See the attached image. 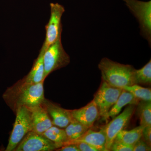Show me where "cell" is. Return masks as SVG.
<instances>
[{"label":"cell","instance_id":"cb8c5ba5","mask_svg":"<svg viewBox=\"0 0 151 151\" xmlns=\"http://www.w3.org/2000/svg\"><path fill=\"white\" fill-rule=\"evenodd\" d=\"M73 144H75L76 145L79 151H98L93 146L84 142H77Z\"/></svg>","mask_w":151,"mask_h":151},{"label":"cell","instance_id":"603a6c76","mask_svg":"<svg viewBox=\"0 0 151 151\" xmlns=\"http://www.w3.org/2000/svg\"><path fill=\"white\" fill-rule=\"evenodd\" d=\"M151 150V146L142 137L134 145L133 151H150Z\"/></svg>","mask_w":151,"mask_h":151},{"label":"cell","instance_id":"7402d4cb","mask_svg":"<svg viewBox=\"0 0 151 151\" xmlns=\"http://www.w3.org/2000/svg\"><path fill=\"white\" fill-rule=\"evenodd\" d=\"M134 146L127 145L124 143L113 141L111 145L110 151H133Z\"/></svg>","mask_w":151,"mask_h":151},{"label":"cell","instance_id":"ba28073f","mask_svg":"<svg viewBox=\"0 0 151 151\" xmlns=\"http://www.w3.org/2000/svg\"><path fill=\"white\" fill-rule=\"evenodd\" d=\"M56 145L41 134L30 131L26 135L15 149V151H52Z\"/></svg>","mask_w":151,"mask_h":151},{"label":"cell","instance_id":"277c9868","mask_svg":"<svg viewBox=\"0 0 151 151\" xmlns=\"http://www.w3.org/2000/svg\"><path fill=\"white\" fill-rule=\"evenodd\" d=\"M139 22L140 33L151 44V1L123 0Z\"/></svg>","mask_w":151,"mask_h":151},{"label":"cell","instance_id":"2e32d148","mask_svg":"<svg viewBox=\"0 0 151 151\" xmlns=\"http://www.w3.org/2000/svg\"><path fill=\"white\" fill-rule=\"evenodd\" d=\"M144 128V127L140 125L129 131L123 129L117 135L114 141L134 146L141 138L142 137Z\"/></svg>","mask_w":151,"mask_h":151},{"label":"cell","instance_id":"9a60e30c","mask_svg":"<svg viewBox=\"0 0 151 151\" xmlns=\"http://www.w3.org/2000/svg\"><path fill=\"white\" fill-rule=\"evenodd\" d=\"M139 101L130 92L123 89L116 103L103 118V120H108L110 118H114L120 113L124 106L128 105H137Z\"/></svg>","mask_w":151,"mask_h":151},{"label":"cell","instance_id":"44dd1931","mask_svg":"<svg viewBox=\"0 0 151 151\" xmlns=\"http://www.w3.org/2000/svg\"><path fill=\"white\" fill-rule=\"evenodd\" d=\"M122 89L130 92L139 100L151 101V90L150 88H145L134 84L124 87Z\"/></svg>","mask_w":151,"mask_h":151},{"label":"cell","instance_id":"8fae6325","mask_svg":"<svg viewBox=\"0 0 151 151\" xmlns=\"http://www.w3.org/2000/svg\"><path fill=\"white\" fill-rule=\"evenodd\" d=\"M72 119L89 128L100 117V113L94 100L83 108L70 110Z\"/></svg>","mask_w":151,"mask_h":151},{"label":"cell","instance_id":"52a82bcc","mask_svg":"<svg viewBox=\"0 0 151 151\" xmlns=\"http://www.w3.org/2000/svg\"><path fill=\"white\" fill-rule=\"evenodd\" d=\"M123 89L114 87L102 81L100 88L94 95L93 100L96 103L100 116L103 118L118 100Z\"/></svg>","mask_w":151,"mask_h":151},{"label":"cell","instance_id":"484cf974","mask_svg":"<svg viewBox=\"0 0 151 151\" xmlns=\"http://www.w3.org/2000/svg\"><path fill=\"white\" fill-rule=\"evenodd\" d=\"M56 151H79L78 148L75 144H69L65 145L57 149Z\"/></svg>","mask_w":151,"mask_h":151},{"label":"cell","instance_id":"e0dca14e","mask_svg":"<svg viewBox=\"0 0 151 151\" xmlns=\"http://www.w3.org/2000/svg\"><path fill=\"white\" fill-rule=\"evenodd\" d=\"M42 134L55 143L57 149L64 145L68 141L65 130L54 125Z\"/></svg>","mask_w":151,"mask_h":151},{"label":"cell","instance_id":"ac0fdd59","mask_svg":"<svg viewBox=\"0 0 151 151\" xmlns=\"http://www.w3.org/2000/svg\"><path fill=\"white\" fill-rule=\"evenodd\" d=\"M89 129L90 128L89 127L84 126L73 119L64 129L68 139V141L65 143V145L78 139Z\"/></svg>","mask_w":151,"mask_h":151},{"label":"cell","instance_id":"d4e9b609","mask_svg":"<svg viewBox=\"0 0 151 151\" xmlns=\"http://www.w3.org/2000/svg\"><path fill=\"white\" fill-rule=\"evenodd\" d=\"M142 137L146 142L149 145H151V126L144 127L143 129Z\"/></svg>","mask_w":151,"mask_h":151},{"label":"cell","instance_id":"6da1fadb","mask_svg":"<svg viewBox=\"0 0 151 151\" xmlns=\"http://www.w3.org/2000/svg\"><path fill=\"white\" fill-rule=\"evenodd\" d=\"M43 83L42 81L30 84L22 78L6 90L3 95V99L15 113L20 107L35 108L42 105L45 99Z\"/></svg>","mask_w":151,"mask_h":151},{"label":"cell","instance_id":"d6986e66","mask_svg":"<svg viewBox=\"0 0 151 151\" xmlns=\"http://www.w3.org/2000/svg\"><path fill=\"white\" fill-rule=\"evenodd\" d=\"M137 108L141 126L145 127L151 126V101L141 100Z\"/></svg>","mask_w":151,"mask_h":151},{"label":"cell","instance_id":"5b68a950","mask_svg":"<svg viewBox=\"0 0 151 151\" xmlns=\"http://www.w3.org/2000/svg\"><path fill=\"white\" fill-rule=\"evenodd\" d=\"M15 114L16 118L6 151H14L26 135L31 131V113L29 108L20 107L17 110Z\"/></svg>","mask_w":151,"mask_h":151},{"label":"cell","instance_id":"5bb4252c","mask_svg":"<svg viewBox=\"0 0 151 151\" xmlns=\"http://www.w3.org/2000/svg\"><path fill=\"white\" fill-rule=\"evenodd\" d=\"M45 50L42 46L38 56L35 60L31 70L26 76L23 78L25 82L30 84H37L44 81L45 78L43 55Z\"/></svg>","mask_w":151,"mask_h":151},{"label":"cell","instance_id":"ffe728a7","mask_svg":"<svg viewBox=\"0 0 151 151\" xmlns=\"http://www.w3.org/2000/svg\"><path fill=\"white\" fill-rule=\"evenodd\" d=\"M134 82L137 84H150L151 83V60L139 70L135 69Z\"/></svg>","mask_w":151,"mask_h":151},{"label":"cell","instance_id":"8992f818","mask_svg":"<svg viewBox=\"0 0 151 151\" xmlns=\"http://www.w3.org/2000/svg\"><path fill=\"white\" fill-rule=\"evenodd\" d=\"M50 7V18L45 26L46 36L42 45L45 49L59 38L61 37V18L65 11L64 7L58 3H51Z\"/></svg>","mask_w":151,"mask_h":151},{"label":"cell","instance_id":"7c38bea8","mask_svg":"<svg viewBox=\"0 0 151 151\" xmlns=\"http://www.w3.org/2000/svg\"><path fill=\"white\" fill-rule=\"evenodd\" d=\"M29 109L31 131L42 134L53 126L51 119L42 104Z\"/></svg>","mask_w":151,"mask_h":151},{"label":"cell","instance_id":"3957f363","mask_svg":"<svg viewBox=\"0 0 151 151\" xmlns=\"http://www.w3.org/2000/svg\"><path fill=\"white\" fill-rule=\"evenodd\" d=\"M45 78L50 73L69 64L70 56L64 50L59 38L45 50L43 55Z\"/></svg>","mask_w":151,"mask_h":151},{"label":"cell","instance_id":"30bf717a","mask_svg":"<svg viewBox=\"0 0 151 151\" xmlns=\"http://www.w3.org/2000/svg\"><path fill=\"white\" fill-rule=\"evenodd\" d=\"M42 105L54 126L65 128L73 120L70 110L61 108L45 98Z\"/></svg>","mask_w":151,"mask_h":151},{"label":"cell","instance_id":"9c48e42d","mask_svg":"<svg viewBox=\"0 0 151 151\" xmlns=\"http://www.w3.org/2000/svg\"><path fill=\"white\" fill-rule=\"evenodd\" d=\"M135 105H129L121 114L105 126L106 136V147L110 150L111 145L118 134L124 129L129 123L135 111Z\"/></svg>","mask_w":151,"mask_h":151},{"label":"cell","instance_id":"7a4b0ae2","mask_svg":"<svg viewBox=\"0 0 151 151\" xmlns=\"http://www.w3.org/2000/svg\"><path fill=\"white\" fill-rule=\"evenodd\" d=\"M98 68L102 74V81L111 86L122 89L134 84L136 69L132 65L121 64L104 58L99 63Z\"/></svg>","mask_w":151,"mask_h":151},{"label":"cell","instance_id":"4fadbf2b","mask_svg":"<svg viewBox=\"0 0 151 151\" xmlns=\"http://www.w3.org/2000/svg\"><path fill=\"white\" fill-rule=\"evenodd\" d=\"M77 142L88 143L96 148L98 151H108L106 147V136L105 126L102 127L99 131H94L90 128L78 139L67 143L66 145Z\"/></svg>","mask_w":151,"mask_h":151}]
</instances>
